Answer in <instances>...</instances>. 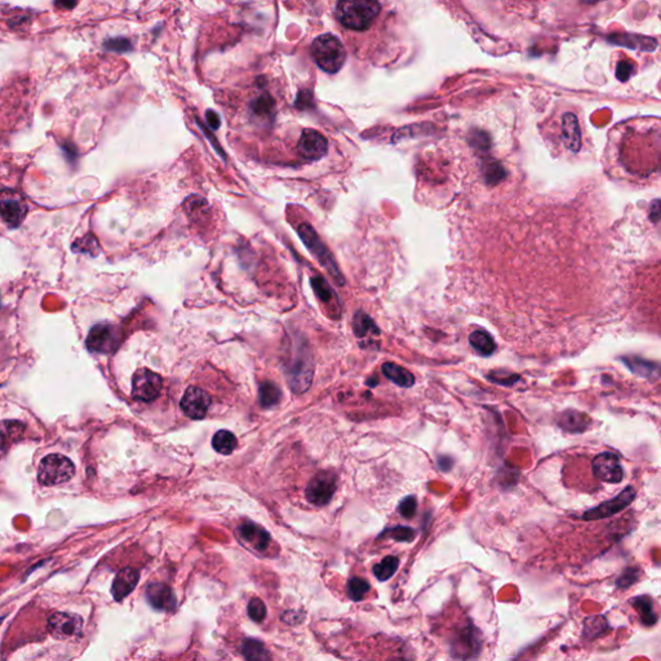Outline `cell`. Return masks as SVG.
<instances>
[{"label":"cell","mask_w":661,"mask_h":661,"mask_svg":"<svg viewBox=\"0 0 661 661\" xmlns=\"http://www.w3.org/2000/svg\"><path fill=\"white\" fill-rule=\"evenodd\" d=\"M283 372L292 391L296 394L305 393L314 375V359L306 337L290 336V341L283 353Z\"/></svg>","instance_id":"cell-1"},{"label":"cell","mask_w":661,"mask_h":661,"mask_svg":"<svg viewBox=\"0 0 661 661\" xmlns=\"http://www.w3.org/2000/svg\"><path fill=\"white\" fill-rule=\"evenodd\" d=\"M380 10L381 6L378 1H340L336 8V17L346 29L363 31L370 29L379 16Z\"/></svg>","instance_id":"cell-2"},{"label":"cell","mask_w":661,"mask_h":661,"mask_svg":"<svg viewBox=\"0 0 661 661\" xmlns=\"http://www.w3.org/2000/svg\"><path fill=\"white\" fill-rule=\"evenodd\" d=\"M311 56L318 66L328 74L341 70L346 60V51L339 38L332 34H323L311 43Z\"/></svg>","instance_id":"cell-3"},{"label":"cell","mask_w":661,"mask_h":661,"mask_svg":"<svg viewBox=\"0 0 661 661\" xmlns=\"http://www.w3.org/2000/svg\"><path fill=\"white\" fill-rule=\"evenodd\" d=\"M297 233L300 235L301 240L309 248V251L316 256L319 264L326 269L328 274L335 279V282L339 286H343L345 283L344 277H343L339 266L336 264L335 258L331 254V251L326 247V244L322 242V239L319 238L316 230L305 222V224H301L299 226Z\"/></svg>","instance_id":"cell-4"},{"label":"cell","mask_w":661,"mask_h":661,"mask_svg":"<svg viewBox=\"0 0 661 661\" xmlns=\"http://www.w3.org/2000/svg\"><path fill=\"white\" fill-rule=\"evenodd\" d=\"M75 473L71 460L60 453L45 456L38 470V481L43 485H57L70 481Z\"/></svg>","instance_id":"cell-5"},{"label":"cell","mask_w":661,"mask_h":661,"mask_svg":"<svg viewBox=\"0 0 661 661\" xmlns=\"http://www.w3.org/2000/svg\"><path fill=\"white\" fill-rule=\"evenodd\" d=\"M29 207L24 195L12 189L0 190V216L9 228L16 229L27 216Z\"/></svg>","instance_id":"cell-6"},{"label":"cell","mask_w":661,"mask_h":661,"mask_svg":"<svg viewBox=\"0 0 661 661\" xmlns=\"http://www.w3.org/2000/svg\"><path fill=\"white\" fill-rule=\"evenodd\" d=\"M120 344V331L113 325H96L89 331L86 345L89 352L111 354Z\"/></svg>","instance_id":"cell-7"},{"label":"cell","mask_w":661,"mask_h":661,"mask_svg":"<svg viewBox=\"0 0 661 661\" xmlns=\"http://www.w3.org/2000/svg\"><path fill=\"white\" fill-rule=\"evenodd\" d=\"M162 390V378L158 373L140 368L136 371L132 379V397L136 401L149 403L158 398Z\"/></svg>","instance_id":"cell-8"},{"label":"cell","mask_w":661,"mask_h":661,"mask_svg":"<svg viewBox=\"0 0 661 661\" xmlns=\"http://www.w3.org/2000/svg\"><path fill=\"white\" fill-rule=\"evenodd\" d=\"M336 491V474L332 472H320L306 487V499L317 506H323L331 501Z\"/></svg>","instance_id":"cell-9"},{"label":"cell","mask_w":661,"mask_h":661,"mask_svg":"<svg viewBox=\"0 0 661 661\" xmlns=\"http://www.w3.org/2000/svg\"><path fill=\"white\" fill-rule=\"evenodd\" d=\"M481 648V641L476 635V629L472 624L461 626L451 637V650L458 659L473 658Z\"/></svg>","instance_id":"cell-10"},{"label":"cell","mask_w":661,"mask_h":661,"mask_svg":"<svg viewBox=\"0 0 661 661\" xmlns=\"http://www.w3.org/2000/svg\"><path fill=\"white\" fill-rule=\"evenodd\" d=\"M48 630L57 639L79 637L83 630V619L70 612H54L48 620Z\"/></svg>","instance_id":"cell-11"},{"label":"cell","mask_w":661,"mask_h":661,"mask_svg":"<svg viewBox=\"0 0 661 661\" xmlns=\"http://www.w3.org/2000/svg\"><path fill=\"white\" fill-rule=\"evenodd\" d=\"M635 488H633V487H626L625 490H624L621 494L617 495L616 497H614V499H611L609 501L600 504L598 506H596V508H593L591 511H586V513L582 515V520H603V518L612 517L614 514H616L619 511H624L625 508H628V506L632 504V501L635 500Z\"/></svg>","instance_id":"cell-12"},{"label":"cell","mask_w":661,"mask_h":661,"mask_svg":"<svg viewBox=\"0 0 661 661\" xmlns=\"http://www.w3.org/2000/svg\"><path fill=\"white\" fill-rule=\"evenodd\" d=\"M593 473L602 482L616 485L623 479L620 458L614 452H603L593 460Z\"/></svg>","instance_id":"cell-13"},{"label":"cell","mask_w":661,"mask_h":661,"mask_svg":"<svg viewBox=\"0 0 661 661\" xmlns=\"http://www.w3.org/2000/svg\"><path fill=\"white\" fill-rule=\"evenodd\" d=\"M210 406H211V397L204 391L203 389L196 388V387H189L186 389L185 394L180 403L182 412L193 420L204 419Z\"/></svg>","instance_id":"cell-14"},{"label":"cell","mask_w":661,"mask_h":661,"mask_svg":"<svg viewBox=\"0 0 661 661\" xmlns=\"http://www.w3.org/2000/svg\"><path fill=\"white\" fill-rule=\"evenodd\" d=\"M297 151L302 158L308 160H319L323 158L328 151V142L323 134L314 131L306 130L301 134L300 140L297 143Z\"/></svg>","instance_id":"cell-15"},{"label":"cell","mask_w":661,"mask_h":661,"mask_svg":"<svg viewBox=\"0 0 661 661\" xmlns=\"http://www.w3.org/2000/svg\"><path fill=\"white\" fill-rule=\"evenodd\" d=\"M146 597L154 609L172 611L176 607V597L173 591L163 582L150 584L146 589Z\"/></svg>","instance_id":"cell-16"},{"label":"cell","mask_w":661,"mask_h":661,"mask_svg":"<svg viewBox=\"0 0 661 661\" xmlns=\"http://www.w3.org/2000/svg\"><path fill=\"white\" fill-rule=\"evenodd\" d=\"M140 580V573L136 568H123L119 571L115 576L114 582H113V597L115 600L120 602L124 600L130 593H132L133 589L137 586Z\"/></svg>","instance_id":"cell-17"},{"label":"cell","mask_w":661,"mask_h":661,"mask_svg":"<svg viewBox=\"0 0 661 661\" xmlns=\"http://www.w3.org/2000/svg\"><path fill=\"white\" fill-rule=\"evenodd\" d=\"M562 140L570 150L576 153L582 146V134L579 128V122L575 115L568 113L563 115L562 119Z\"/></svg>","instance_id":"cell-18"},{"label":"cell","mask_w":661,"mask_h":661,"mask_svg":"<svg viewBox=\"0 0 661 661\" xmlns=\"http://www.w3.org/2000/svg\"><path fill=\"white\" fill-rule=\"evenodd\" d=\"M239 534L244 541L249 543L257 550H265L270 543V535L263 527L252 522H246L239 527Z\"/></svg>","instance_id":"cell-19"},{"label":"cell","mask_w":661,"mask_h":661,"mask_svg":"<svg viewBox=\"0 0 661 661\" xmlns=\"http://www.w3.org/2000/svg\"><path fill=\"white\" fill-rule=\"evenodd\" d=\"M274 100L267 92L261 93L260 96L254 98L249 105V113L254 120H260L263 123L272 122L274 118Z\"/></svg>","instance_id":"cell-20"},{"label":"cell","mask_w":661,"mask_h":661,"mask_svg":"<svg viewBox=\"0 0 661 661\" xmlns=\"http://www.w3.org/2000/svg\"><path fill=\"white\" fill-rule=\"evenodd\" d=\"M381 371H382V373L387 379L393 381L396 385L401 387V388L414 387V375L410 371L406 370L405 367L399 366V364L391 363V361L384 363L382 367H381Z\"/></svg>","instance_id":"cell-21"},{"label":"cell","mask_w":661,"mask_h":661,"mask_svg":"<svg viewBox=\"0 0 661 661\" xmlns=\"http://www.w3.org/2000/svg\"><path fill=\"white\" fill-rule=\"evenodd\" d=\"M589 423L591 420L588 416L573 410L566 411L559 419V426L568 433L584 432L589 428Z\"/></svg>","instance_id":"cell-22"},{"label":"cell","mask_w":661,"mask_h":661,"mask_svg":"<svg viewBox=\"0 0 661 661\" xmlns=\"http://www.w3.org/2000/svg\"><path fill=\"white\" fill-rule=\"evenodd\" d=\"M469 343L476 353L481 354L483 357H490L496 350V344H495L492 336L490 335L488 332H485V329L474 331L469 337Z\"/></svg>","instance_id":"cell-23"},{"label":"cell","mask_w":661,"mask_h":661,"mask_svg":"<svg viewBox=\"0 0 661 661\" xmlns=\"http://www.w3.org/2000/svg\"><path fill=\"white\" fill-rule=\"evenodd\" d=\"M260 405L264 408L277 406L282 401V390L272 381H265L260 385L258 390Z\"/></svg>","instance_id":"cell-24"},{"label":"cell","mask_w":661,"mask_h":661,"mask_svg":"<svg viewBox=\"0 0 661 661\" xmlns=\"http://www.w3.org/2000/svg\"><path fill=\"white\" fill-rule=\"evenodd\" d=\"M24 430L25 426L20 421H4L0 423V447L6 449L13 442L18 441Z\"/></svg>","instance_id":"cell-25"},{"label":"cell","mask_w":661,"mask_h":661,"mask_svg":"<svg viewBox=\"0 0 661 661\" xmlns=\"http://www.w3.org/2000/svg\"><path fill=\"white\" fill-rule=\"evenodd\" d=\"M212 446L215 451L221 455H230L237 449L238 441H237V437L229 430H220L215 434L212 440Z\"/></svg>","instance_id":"cell-26"},{"label":"cell","mask_w":661,"mask_h":661,"mask_svg":"<svg viewBox=\"0 0 661 661\" xmlns=\"http://www.w3.org/2000/svg\"><path fill=\"white\" fill-rule=\"evenodd\" d=\"M632 605H633L635 611L638 612V615L641 617V621L644 623V625L651 626L656 624L658 615L653 609V600H650L648 597H637V598L632 600Z\"/></svg>","instance_id":"cell-27"},{"label":"cell","mask_w":661,"mask_h":661,"mask_svg":"<svg viewBox=\"0 0 661 661\" xmlns=\"http://www.w3.org/2000/svg\"><path fill=\"white\" fill-rule=\"evenodd\" d=\"M242 653L246 661H270V653L256 639H246L242 644Z\"/></svg>","instance_id":"cell-28"},{"label":"cell","mask_w":661,"mask_h":661,"mask_svg":"<svg viewBox=\"0 0 661 661\" xmlns=\"http://www.w3.org/2000/svg\"><path fill=\"white\" fill-rule=\"evenodd\" d=\"M354 334L357 337H367L368 335H379L380 331L375 322L363 311H358L353 320Z\"/></svg>","instance_id":"cell-29"},{"label":"cell","mask_w":661,"mask_h":661,"mask_svg":"<svg viewBox=\"0 0 661 661\" xmlns=\"http://www.w3.org/2000/svg\"><path fill=\"white\" fill-rule=\"evenodd\" d=\"M398 566H399V561H398L397 557L389 556L384 558L379 564L375 566L373 573L380 582H385L396 573Z\"/></svg>","instance_id":"cell-30"},{"label":"cell","mask_w":661,"mask_h":661,"mask_svg":"<svg viewBox=\"0 0 661 661\" xmlns=\"http://www.w3.org/2000/svg\"><path fill=\"white\" fill-rule=\"evenodd\" d=\"M311 282V287L313 290L316 292L318 299L325 302V304H329L331 301L335 299V292L331 288V286L327 283L326 279L320 275H317V277H313L310 279Z\"/></svg>","instance_id":"cell-31"},{"label":"cell","mask_w":661,"mask_h":661,"mask_svg":"<svg viewBox=\"0 0 661 661\" xmlns=\"http://www.w3.org/2000/svg\"><path fill=\"white\" fill-rule=\"evenodd\" d=\"M370 591V584L363 580L361 577H354L350 582H349V586H348V593H349V597L354 600H363V597L366 596V593Z\"/></svg>","instance_id":"cell-32"},{"label":"cell","mask_w":661,"mask_h":661,"mask_svg":"<svg viewBox=\"0 0 661 661\" xmlns=\"http://www.w3.org/2000/svg\"><path fill=\"white\" fill-rule=\"evenodd\" d=\"M625 363L629 366V368L635 371V373L644 375V376H650V375L653 376V371L658 370L656 364L644 361V359H638V358H629V359H625Z\"/></svg>","instance_id":"cell-33"},{"label":"cell","mask_w":661,"mask_h":661,"mask_svg":"<svg viewBox=\"0 0 661 661\" xmlns=\"http://www.w3.org/2000/svg\"><path fill=\"white\" fill-rule=\"evenodd\" d=\"M248 615L257 623L263 621L265 616H266V607H265L264 602L258 600V598H254L251 600L249 605H248Z\"/></svg>","instance_id":"cell-34"},{"label":"cell","mask_w":661,"mask_h":661,"mask_svg":"<svg viewBox=\"0 0 661 661\" xmlns=\"http://www.w3.org/2000/svg\"><path fill=\"white\" fill-rule=\"evenodd\" d=\"M387 535H389L391 538H394V540H397V541L410 543V541L414 540V531L412 529H410V527L399 526V527L388 529V531H387Z\"/></svg>","instance_id":"cell-35"},{"label":"cell","mask_w":661,"mask_h":661,"mask_svg":"<svg viewBox=\"0 0 661 661\" xmlns=\"http://www.w3.org/2000/svg\"><path fill=\"white\" fill-rule=\"evenodd\" d=\"M399 513L401 515H403L407 520L412 518L416 513V509H417V501L414 499V496H408L406 497L402 503L399 504Z\"/></svg>","instance_id":"cell-36"},{"label":"cell","mask_w":661,"mask_h":661,"mask_svg":"<svg viewBox=\"0 0 661 661\" xmlns=\"http://www.w3.org/2000/svg\"><path fill=\"white\" fill-rule=\"evenodd\" d=\"M105 47L107 49L114 51V52H128V51L132 48L130 40H128V39H124V38L110 39V40L106 42Z\"/></svg>","instance_id":"cell-37"},{"label":"cell","mask_w":661,"mask_h":661,"mask_svg":"<svg viewBox=\"0 0 661 661\" xmlns=\"http://www.w3.org/2000/svg\"><path fill=\"white\" fill-rule=\"evenodd\" d=\"M638 577H639V571L635 570V568H629V570H626L625 573L620 576V579H619V582H617V585H619L620 588H626V586L635 584V582L638 580Z\"/></svg>","instance_id":"cell-38"},{"label":"cell","mask_w":661,"mask_h":661,"mask_svg":"<svg viewBox=\"0 0 661 661\" xmlns=\"http://www.w3.org/2000/svg\"><path fill=\"white\" fill-rule=\"evenodd\" d=\"M630 74H632V65H630V63L621 62V63L617 65L616 75L617 78L621 80V81H626V80L629 79Z\"/></svg>","instance_id":"cell-39"},{"label":"cell","mask_w":661,"mask_h":661,"mask_svg":"<svg viewBox=\"0 0 661 661\" xmlns=\"http://www.w3.org/2000/svg\"><path fill=\"white\" fill-rule=\"evenodd\" d=\"M205 118H207V122H208V124H210V127H211V128H213V130H219V128H220V116L216 114L215 111H212V110H207Z\"/></svg>","instance_id":"cell-40"},{"label":"cell","mask_w":661,"mask_h":661,"mask_svg":"<svg viewBox=\"0 0 661 661\" xmlns=\"http://www.w3.org/2000/svg\"><path fill=\"white\" fill-rule=\"evenodd\" d=\"M440 467H441L442 470H450L451 467H452V460L451 458H440Z\"/></svg>","instance_id":"cell-41"},{"label":"cell","mask_w":661,"mask_h":661,"mask_svg":"<svg viewBox=\"0 0 661 661\" xmlns=\"http://www.w3.org/2000/svg\"><path fill=\"white\" fill-rule=\"evenodd\" d=\"M389 661H407V660L406 659H403V658H393L391 660H389Z\"/></svg>","instance_id":"cell-42"},{"label":"cell","mask_w":661,"mask_h":661,"mask_svg":"<svg viewBox=\"0 0 661 661\" xmlns=\"http://www.w3.org/2000/svg\"><path fill=\"white\" fill-rule=\"evenodd\" d=\"M1 621H3V617H1V619H0V624H1Z\"/></svg>","instance_id":"cell-43"}]
</instances>
